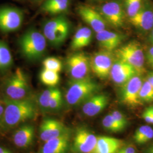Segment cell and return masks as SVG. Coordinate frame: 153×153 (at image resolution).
Returning a JSON list of instances; mask_svg holds the SVG:
<instances>
[{
	"instance_id": "cell-1",
	"label": "cell",
	"mask_w": 153,
	"mask_h": 153,
	"mask_svg": "<svg viewBox=\"0 0 153 153\" xmlns=\"http://www.w3.org/2000/svg\"><path fill=\"white\" fill-rule=\"evenodd\" d=\"M5 110L0 129L7 130L26 121L33 120L37 115V108L34 102L29 99L13 100L5 98L2 100Z\"/></svg>"
},
{
	"instance_id": "cell-2",
	"label": "cell",
	"mask_w": 153,
	"mask_h": 153,
	"mask_svg": "<svg viewBox=\"0 0 153 153\" xmlns=\"http://www.w3.org/2000/svg\"><path fill=\"white\" fill-rule=\"evenodd\" d=\"M47 41L43 33L31 28L19 38V48L22 55L28 60H38L45 53Z\"/></svg>"
},
{
	"instance_id": "cell-3",
	"label": "cell",
	"mask_w": 153,
	"mask_h": 153,
	"mask_svg": "<svg viewBox=\"0 0 153 153\" xmlns=\"http://www.w3.org/2000/svg\"><path fill=\"white\" fill-rule=\"evenodd\" d=\"M99 89L98 85L87 77L72 79L66 92V101L71 105H78L96 94Z\"/></svg>"
},
{
	"instance_id": "cell-4",
	"label": "cell",
	"mask_w": 153,
	"mask_h": 153,
	"mask_svg": "<svg viewBox=\"0 0 153 153\" xmlns=\"http://www.w3.org/2000/svg\"><path fill=\"white\" fill-rule=\"evenodd\" d=\"M30 90L27 74L21 68L15 71L6 80L4 85L5 98L20 100L27 98Z\"/></svg>"
},
{
	"instance_id": "cell-5",
	"label": "cell",
	"mask_w": 153,
	"mask_h": 153,
	"mask_svg": "<svg viewBox=\"0 0 153 153\" xmlns=\"http://www.w3.org/2000/svg\"><path fill=\"white\" fill-rule=\"evenodd\" d=\"M43 31L44 36L51 44L59 46L68 38L70 32V25L65 17L57 16L45 22Z\"/></svg>"
},
{
	"instance_id": "cell-6",
	"label": "cell",
	"mask_w": 153,
	"mask_h": 153,
	"mask_svg": "<svg viewBox=\"0 0 153 153\" xmlns=\"http://www.w3.org/2000/svg\"><path fill=\"white\" fill-rule=\"evenodd\" d=\"M116 55L119 60L132 66L138 74L144 71L145 56L142 48L137 43L131 42L121 47L116 51Z\"/></svg>"
},
{
	"instance_id": "cell-7",
	"label": "cell",
	"mask_w": 153,
	"mask_h": 153,
	"mask_svg": "<svg viewBox=\"0 0 153 153\" xmlns=\"http://www.w3.org/2000/svg\"><path fill=\"white\" fill-rule=\"evenodd\" d=\"M24 21L22 10L15 7L4 6L0 7V31L11 33L18 30Z\"/></svg>"
},
{
	"instance_id": "cell-8",
	"label": "cell",
	"mask_w": 153,
	"mask_h": 153,
	"mask_svg": "<svg viewBox=\"0 0 153 153\" xmlns=\"http://www.w3.org/2000/svg\"><path fill=\"white\" fill-rule=\"evenodd\" d=\"M112 52L102 50L96 53L90 62L93 73L100 78L104 79L109 76L114 63Z\"/></svg>"
},
{
	"instance_id": "cell-9",
	"label": "cell",
	"mask_w": 153,
	"mask_h": 153,
	"mask_svg": "<svg viewBox=\"0 0 153 153\" xmlns=\"http://www.w3.org/2000/svg\"><path fill=\"white\" fill-rule=\"evenodd\" d=\"M66 68L73 79L86 78L90 71V62L88 57L83 53H76L67 59Z\"/></svg>"
},
{
	"instance_id": "cell-10",
	"label": "cell",
	"mask_w": 153,
	"mask_h": 153,
	"mask_svg": "<svg viewBox=\"0 0 153 153\" xmlns=\"http://www.w3.org/2000/svg\"><path fill=\"white\" fill-rule=\"evenodd\" d=\"M142 83V79L136 75L123 85L121 99L124 104L131 107L141 104L139 95Z\"/></svg>"
},
{
	"instance_id": "cell-11",
	"label": "cell",
	"mask_w": 153,
	"mask_h": 153,
	"mask_svg": "<svg viewBox=\"0 0 153 153\" xmlns=\"http://www.w3.org/2000/svg\"><path fill=\"white\" fill-rule=\"evenodd\" d=\"M98 137L85 128L76 130L73 139V149L76 153H91L97 143Z\"/></svg>"
},
{
	"instance_id": "cell-12",
	"label": "cell",
	"mask_w": 153,
	"mask_h": 153,
	"mask_svg": "<svg viewBox=\"0 0 153 153\" xmlns=\"http://www.w3.org/2000/svg\"><path fill=\"white\" fill-rule=\"evenodd\" d=\"M68 131L60 121L53 119H46L40 124L39 132L40 140L45 142Z\"/></svg>"
},
{
	"instance_id": "cell-13",
	"label": "cell",
	"mask_w": 153,
	"mask_h": 153,
	"mask_svg": "<svg viewBox=\"0 0 153 153\" xmlns=\"http://www.w3.org/2000/svg\"><path fill=\"white\" fill-rule=\"evenodd\" d=\"M102 14L105 22L113 27H120L124 24V11L118 2L111 1L104 4L102 7Z\"/></svg>"
},
{
	"instance_id": "cell-14",
	"label": "cell",
	"mask_w": 153,
	"mask_h": 153,
	"mask_svg": "<svg viewBox=\"0 0 153 153\" xmlns=\"http://www.w3.org/2000/svg\"><path fill=\"white\" fill-rule=\"evenodd\" d=\"M137 74V71L132 66L119 59L114 62L110 73L112 81L122 85Z\"/></svg>"
},
{
	"instance_id": "cell-15",
	"label": "cell",
	"mask_w": 153,
	"mask_h": 153,
	"mask_svg": "<svg viewBox=\"0 0 153 153\" xmlns=\"http://www.w3.org/2000/svg\"><path fill=\"white\" fill-rule=\"evenodd\" d=\"M78 14L83 21L86 22L96 33L105 30L106 22L98 12L87 6H81L78 8Z\"/></svg>"
},
{
	"instance_id": "cell-16",
	"label": "cell",
	"mask_w": 153,
	"mask_h": 153,
	"mask_svg": "<svg viewBox=\"0 0 153 153\" xmlns=\"http://www.w3.org/2000/svg\"><path fill=\"white\" fill-rule=\"evenodd\" d=\"M71 134L67 131L59 137L44 142L40 153H66L68 152Z\"/></svg>"
},
{
	"instance_id": "cell-17",
	"label": "cell",
	"mask_w": 153,
	"mask_h": 153,
	"mask_svg": "<svg viewBox=\"0 0 153 153\" xmlns=\"http://www.w3.org/2000/svg\"><path fill=\"white\" fill-rule=\"evenodd\" d=\"M108 97L104 94H95L86 100L82 106V112L86 116L93 117L99 114L107 107Z\"/></svg>"
},
{
	"instance_id": "cell-18",
	"label": "cell",
	"mask_w": 153,
	"mask_h": 153,
	"mask_svg": "<svg viewBox=\"0 0 153 153\" xmlns=\"http://www.w3.org/2000/svg\"><path fill=\"white\" fill-rule=\"evenodd\" d=\"M34 126L30 124H26L16 129L13 134V140L17 147L26 149L31 146L34 141Z\"/></svg>"
},
{
	"instance_id": "cell-19",
	"label": "cell",
	"mask_w": 153,
	"mask_h": 153,
	"mask_svg": "<svg viewBox=\"0 0 153 153\" xmlns=\"http://www.w3.org/2000/svg\"><path fill=\"white\" fill-rule=\"evenodd\" d=\"M97 39L103 49L112 52L120 44L123 36L118 33L104 30L97 33Z\"/></svg>"
},
{
	"instance_id": "cell-20",
	"label": "cell",
	"mask_w": 153,
	"mask_h": 153,
	"mask_svg": "<svg viewBox=\"0 0 153 153\" xmlns=\"http://www.w3.org/2000/svg\"><path fill=\"white\" fill-rule=\"evenodd\" d=\"M123 146V141L114 137H98L95 148L91 153H117Z\"/></svg>"
},
{
	"instance_id": "cell-21",
	"label": "cell",
	"mask_w": 153,
	"mask_h": 153,
	"mask_svg": "<svg viewBox=\"0 0 153 153\" xmlns=\"http://www.w3.org/2000/svg\"><path fill=\"white\" fill-rule=\"evenodd\" d=\"M129 20L136 27L148 31L153 27V12L141 9L135 16L129 18Z\"/></svg>"
},
{
	"instance_id": "cell-22",
	"label": "cell",
	"mask_w": 153,
	"mask_h": 153,
	"mask_svg": "<svg viewBox=\"0 0 153 153\" xmlns=\"http://www.w3.org/2000/svg\"><path fill=\"white\" fill-rule=\"evenodd\" d=\"M92 38L93 33L90 28L83 27L79 28L71 41V49L78 50L87 47L90 44Z\"/></svg>"
},
{
	"instance_id": "cell-23",
	"label": "cell",
	"mask_w": 153,
	"mask_h": 153,
	"mask_svg": "<svg viewBox=\"0 0 153 153\" xmlns=\"http://www.w3.org/2000/svg\"><path fill=\"white\" fill-rule=\"evenodd\" d=\"M69 5V0H46L42 6L43 11L50 14H59L65 11Z\"/></svg>"
},
{
	"instance_id": "cell-24",
	"label": "cell",
	"mask_w": 153,
	"mask_h": 153,
	"mask_svg": "<svg viewBox=\"0 0 153 153\" xmlns=\"http://www.w3.org/2000/svg\"><path fill=\"white\" fill-rule=\"evenodd\" d=\"M11 51L7 44L0 40V71H5L13 64Z\"/></svg>"
},
{
	"instance_id": "cell-25",
	"label": "cell",
	"mask_w": 153,
	"mask_h": 153,
	"mask_svg": "<svg viewBox=\"0 0 153 153\" xmlns=\"http://www.w3.org/2000/svg\"><path fill=\"white\" fill-rule=\"evenodd\" d=\"M153 138V129L150 126H142L135 131L134 140L139 145H142L150 141Z\"/></svg>"
},
{
	"instance_id": "cell-26",
	"label": "cell",
	"mask_w": 153,
	"mask_h": 153,
	"mask_svg": "<svg viewBox=\"0 0 153 153\" xmlns=\"http://www.w3.org/2000/svg\"><path fill=\"white\" fill-rule=\"evenodd\" d=\"M60 75L59 72L53 71L44 68L40 74V79L44 85L53 88L60 81Z\"/></svg>"
},
{
	"instance_id": "cell-27",
	"label": "cell",
	"mask_w": 153,
	"mask_h": 153,
	"mask_svg": "<svg viewBox=\"0 0 153 153\" xmlns=\"http://www.w3.org/2000/svg\"><path fill=\"white\" fill-rule=\"evenodd\" d=\"M57 88H50L45 90L40 94L38 99V104L39 107L43 111L49 110L50 100L57 90Z\"/></svg>"
},
{
	"instance_id": "cell-28",
	"label": "cell",
	"mask_w": 153,
	"mask_h": 153,
	"mask_svg": "<svg viewBox=\"0 0 153 153\" xmlns=\"http://www.w3.org/2000/svg\"><path fill=\"white\" fill-rule=\"evenodd\" d=\"M139 96L141 102L153 101V86L148 80L143 82Z\"/></svg>"
},
{
	"instance_id": "cell-29",
	"label": "cell",
	"mask_w": 153,
	"mask_h": 153,
	"mask_svg": "<svg viewBox=\"0 0 153 153\" xmlns=\"http://www.w3.org/2000/svg\"><path fill=\"white\" fill-rule=\"evenodd\" d=\"M102 125L106 130L111 132L116 133L123 130V129L115 121L111 114L106 115L103 118Z\"/></svg>"
},
{
	"instance_id": "cell-30",
	"label": "cell",
	"mask_w": 153,
	"mask_h": 153,
	"mask_svg": "<svg viewBox=\"0 0 153 153\" xmlns=\"http://www.w3.org/2000/svg\"><path fill=\"white\" fill-rule=\"evenodd\" d=\"M43 65L45 69L59 73L61 71L62 67L61 61L54 57H49L44 59Z\"/></svg>"
},
{
	"instance_id": "cell-31",
	"label": "cell",
	"mask_w": 153,
	"mask_h": 153,
	"mask_svg": "<svg viewBox=\"0 0 153 153\" xmlns=\"http://www.w3.org/2000/svg\"><path fill=\"white\" fill-rule=\"evenodd\" d=\"M142 0H125L126 11L129 18L135 16L141 9Z\"/></svg>"
},
{
	"instance_id": "cell-32",
	"label": "cell",
	"mask_w": 153,
	"mask_h": 153,
	"mask_svg": "<svg viewBox=\"0 0 153 153\" xmlns=\"http://www.w3.org/2000/svg\"><path fill=\"white\" fill-rule=\"evenodd\" d=\"M62 104V94L59 89H57L53 95L50 100L49 110H56L59 109Z\"/></svg>"
},
{
	"instance_id": "cell-33",
	"label": "cell",
	"mask_w": 153,
	"mask_h": 153,
	"mask_svg": "<svg viewBox=\"0 0 153 153\" xmlns=\"http://www.w3.org/2000/svg\"><path fill=\"white\" fill-rule=\"evenodd\" d=\"M111 115L114 117L115 121L119 124V125L121 127L124 129L128 124V121L126 119V116L122 114L120 111L115 110L113 111L111 113Z\"/></svg>"
},
{
	"instance_id": "cell-34",
	"label": "cell",
	"mask_w": 153,
	"mask_h": 153,
	"mask_svg": "<svg viewBox=\"0 0 153 153\" xmlns=\"http://www.w3.org/2000/svg\"><path fill=\"white\" fill-rule=\"evenodd\" d=\"M137 153V150H136V147L132 145H129L126 146H123L117 153Z\"/></svg>"
},
{
	"instance_id": "cell-35",
	"label": "cell",
	"mask_w": 153,
	"mask_h": 153,
	"mask_svg": "<svg viewBox=\"0 0 153 153\" xmlns=\"http://www.w3.org/2000/svg\"><path fill=\"white\" fill-rule=\"evenodd\" d=\"M142 117L146 123L153 124V115L148 109L145 110L142 114Z\"/></svg>"
},
{
	"instance_id": "cell-36",
	"label": "cell",
	"mask_w": 153,
	"mask_h": 153,
	"mask_svg": "<svg viewBox=\"0 0 153 153\" xmlns=\"http://www.w3.org/2000/svg\"><path fill=\"white\" fill-rule=\"evenodd\" d=\"M147 59L149 63L153 67V47L149 49L147 53Z\"/></svg>"
},
{
	"instance_id": "cell-37",
	"label": "cell",
	"mask_w": 153,
	"mask_h": 153,
	"mask_svg": "<svg viewBox=\"0 0 153 153\" xmlns=\"http://www.w3.org/2000/svg\"><path fill=\"white\" fill-rule=\"evenodd\" d=\"M4 110H5V104L3 101L0 102V125L1 123L2 120L3 115L4 113Z\"/></svg>"
},
{
	"instance_id": "cell-38",
	"label": "cell",
	"mask_w": 153,
	"mask_h": 153,
	"mask_svg": "<svg viewBox=\"0 0 153 153\" xmlns=\"http://www.w3.org/2000/svg\"><path fill=\"white\" fill-rule=\"evenodd\" d=\"M0 153H13L11 151L7 148L0 146Z\"/></svg>"
},
{
	"instance_id": "cell-39",
	"label": "cell",
	"mask_w": 153,
	"mask_h": 153,
	"mask_svg": "<svg viewBox=\"0 0 153 153\" xmlns=\"http://www.w3.org/2000/svg\"><path fill=\"white\" fill-rule=\"evenodd\" d=\"M147 80L152 84V85L153 86V73H150L149 74Z\"/></svg>"
},
{
	"instance_id": "cell-40",
	"label": "cell",
	"mask_w": 153,
	"mask_h": 153,
	"mask_svg": "<svg viewBox=\"0 0 153 153\" xmlns=\"http://www.w3.org/2000/svg\"><path fill=\"white\" fill-rule=\"evenodd\" d=\"M145 153H153V144L146 149Z\"/></svg>"
},
{
	"instance_id": "cell-41",
	"label": "cell",
	"mask_w": 153,
	"mask_h": 153,
	"mask_svg": "<svg viewBox=\"0 0 153 153\" xmlns=\"http://www.w3.org/2000/svg\"><path fill=\"white\" fill-rule=\"evenodd\" d=\"M146 109H148V111H149V112H150L153 115V105L150 106L149 107H148Z\"/></svg>"
},
{
	"instance_id": "cell-42",
	"label": "cell",
	"mask_w": 153,
	"mask_h": 153,
	"mask_svg": "<svg viewBox=\"0 0 153 153\" xmlns=\"http://www.w3.org/2000/svg\"><path fill=\"white\" fill-rule=\"evenodd\" d=\"M150 39H151V40H152V43H153V31H152V34H151V36H150Z\"/></svg>"
},
{
	"instance_id": "cell-43",
	"label": "cell",
	"mask_w": 153,
	"mask_h": 153,
	"mask_svg": "<svg viewBox=\"0 0 153 153\" xmlns=\"http://www.w3.org/2000/svg\"><path fill=\"white\" fill-rule=\"evenodd\" d=\"M31 1H34V2H38V1H42V0H31Z\"/></svg>"
},
{
	"instance_id": "cell-44",
	"label": "cell",
	"mask_w": 153,
	"mask_h": 153,
	"mask_svg": "<svg viewBox=\"0 0 153 153\" xmlns=\"http://www.w3.org/2000/svg\"></svg>"
}]
</instances>
